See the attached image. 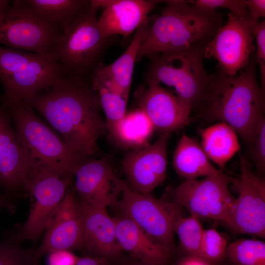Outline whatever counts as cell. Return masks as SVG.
<instances>
[{
    "label": "cell",
    "instance_id": "6da1fadb",
    "mask_svg": "<svg viewBox=\"0 0 265 265\" xmlns=\"http://www.w3.org/2000/svg\"><path fill=\"white\" fill-rule=\"evenodd\" d=\"M25 101L75 153L91 159L99 153L97 141L107 128L90 78L69 75Z\"/></svg>",
    "mask_w": 265,
    "mask_h": 265
},
{
    "label": "cell",
    "instance_id": "7a4b0ae2",
    "mask_svg": "<svg viewBox=\"0 0 265 265\" xmlns=\"http://www.w3.org/2000/svg\"><path fill=\"white\" fill-rule=\"evenodd\" d=\"M256 63L250 59L238 75L229 76L220 70L212 75L197 110L206 120L230 125L249 144L265 112V92L257 80Z\"/></svg>",
    "mask_w": 265,
    "mask_h": 265
},
{
    "label": "cell",
    "instance_id": "3957f363",
    "mask_svg": "<svg viewBox=\"0 0 265 265\" xmlns=\"http://www.w3.org/2000/svg\"><path fill=\"white\" fill-rule=\"evenodd\" d=\"M160 14L150 20L147 35L139 49L136 62L143 58L208 43L222 26V15L188 3L164 1Z\"/></svg>",
    "mask_w": 265,
    "mask_h": 265
},
{
    "label": "cell",
    "instance_id": "277c9868",
    "mask_svg": "<svg viewBox=\"0 0 265 265\" xmlns=\"http://www.w3.org/2000/svg\"><path fill=\"white\" fill-rule=\"evenodd\" d=\"M3 105L31 161L66 177L73 176L80 165L91 159L73 152L25 101Z\"/></svg>",
    "mask_w": 265,
    "mask_h": 265
},
{
    "label": "cell",
    "instance_id": "5b68a950",
    "mask_svg": "<svg viewBox=\"0 0 265 265\" xmlns=\"http://www.w3.org/2000/svg\"><path fill=\"white\" fill-rule=\"evenodd\" d=\"M69 74L51 53L0 46V81L4 104L26 101L53 87Z\"/></svg>",
    "mask_w": 265,
    "mask_h": 265
},
{
    "label": "cell",
    "instance_id": "8992f818",
    "mask_svg": "<svg viewBox=\"0 0 265 265\" xmlns=\"http://www.w3.org/2000/svg\"><path fill=\"white\" fill-rule=\"evenodd\" d=\"M90 1V0H89ZM98 7L91 3L62 31L51 53L69 74L90 78L103 64L104 55L117 36L105 37L97 24Z\"/></svg>",
    "mask_w": 265,
    "mask_h": 265
},
{
    "label": "cell",
    "instance_id": "52a82bcc",
    "mask_svg": "<svg viewBox=\"0 0 265 265\" xmlns=\"http://www.w3.org/2000/svg\"><path fill=\"white\" fill-rule=\"evenodd\" d=\"M208 43L197 44L150 58L146 77L174 89L191 110L201 105L211 78L204 65Z\"/></svg>",
    "mask_w": 265,
    "mask_h": 265
},
{
    "label": "cell",
    "instance_id": "ba28073f",
    "mask_svg": "<svg viewBox=\"0 0 265 265\" xmlns=\"http://www.w3.org/2000/svg\"><path fill=\"white\" fill-rule=\"evenodd\" d=\"M72 182V177H62L38 163H32L22 186L30 197L31 206L26 221L15 236L17 241L38 238Z\"/></svg>",
    "mask_w": 265,
    "mask_h": 265
},
{
    "label": "cell",
    "instance_id": "9c48e42d",
    "mask_svg": "<svg viewBox=\"0 0 265 265\" xmlns=\"http://www.w3.org/2000/svg\"><path fill=\"white\" fill-rule=\"evenodd\" d=\"M121 194V199L115 205L121 214L132 221L154 241L172 250L175 222L182 207L171 200L134 191L123 181Z\"/></svg>",
    "mask_w": 265,
    "mask_h": 265
},
{
    "label": "cell",
    "instance_id": "30bf717a",
    "mask_svg": "<svg viewBox=\"0 0 265 265\" xmlns=\"http://www.w3.org/2000/svg\"><path fill=\"white\" fill-rule=\"evenodd\" d=\"M230 176L222 171L201 180H185L170 191L171 201L199 219L208 218L225 224L236 200L230 190Z\"/></svg>",
    "mask_w": 265,
    "mask_h": 265
},
{
    "label": "cell",
    "instance_id": "8fae6325",
    "mask_svg": "<svg viewBox=\"0 0 265 265\" xmlns=\"http://www.w3.org/2000/svg\"><path fill=\"white\" fill-rule=\"evenodd\" d=\"M60 32L17 0L0 11V43L8 48L51 53Z\"/></svg>",
    "mask_w": 265,
    "mask_h": 265
},
{
    "label": "cell",
    "instance_id": "7c38bea8",
    "mask_svg": "<svg viewBox=\"0 0 265 265\" xmlns=\"http://www.w3.org/2000/svg\"><path fill=\"white\" fill-rule=\"evenodd\" d=\"M239 161L240 174L230 177V183L238 197L225 224L236 233L264 238L265 181L254 174L244 157L240 155Z\"/></svg>",
    "mask_w": 265,
    "mask_h": 265
},
{
    "label": "cell",
    "instance_id": "4fadbf2b",
    "mask_svg": "<svg viewBox=\"0 0 265 265\" xmlns=\"http://www.w3.org/2000/svg\"><path fill=\"white\" fill-rule=\"evenodd\" d=\"M253 37L248 20L229 13L227 22L206 45L205 57L216 60L219 70L234 76L250 60Z\"/></svg>",
    "mask_w": 265,
    "mask_h": 265
},
{
    "label": "cell",
    "instance_id": "5bb4252c",
    "mask_svg": "<svg viewBox=\"0 0 265 265\" xmlns=\"http://www.w3.org/2000/svg\"><path fill=\"white\" fill-rule=\"evenodd\" d=\"M138 108L161 133L180 130L191 121V109L156 80L146 78L134 93Z\"/></svg>",
    "mask_w": 265,
    "mask_h": 265
},
{
    "label": "cell",
    "instance_id": "9a60e30c",
    "mask_svg": "<svg viewBox=\"0 0 265 265\" xmlns=\"http://www.w3.org/2000/svg\"><path fill=\"white\" fill-rule=\"evenodd\" d=\"M171 133H161L152 144L130 150L122 161V170L130 189L150 193L166 179L167 147Z\"/></svg>",
    "mask_w": 265,
    "mask_h": 265
},
{
    "label": "cell",
    "instance_id": "2e32d148",
    "mask_svg": "<svg viewBox=\"0 0 265 265\" xmlns=\"http://www.w3.org/2000/svg\"><path fill=\"white\" fill-rule=\"evenodd\" d=\"M75 188L80 201L91 207L106 210L115 205L121 192V181L105 159H91L76 170Z\"/></svg>",
    "mask_w": 265,
    "mask_h": 265
},
{
    "label": "cell",
    "instance_id": "e0dca14e",
    "mask_svg": "<svg viewBox=\"0 0 265 265\" xmlns=\"http://www.w3.org/2000/svg\"><path fill=\"white\" fill-rule=\"evenodd\" d=\"M12 124L0 96V187L8 194L22 187L32 165Z\"/></svg>",
    "mask_w": 265,
    "mask_h": 265
},
{
    "label": "cell",
    "instance_id": "ac0fdd59",
    "mask_svg": "<svg viewBox=\"0 0 265 265\" xmlns=\"http://www.w3.org/2000/svg\"><path fill=\"white\" fill-rule=\"evenodd\" d=\"M104 8L98 19V26L105 37L121 35L127 37L134 32L148 18L159 0H90Z\"/></svg>",
    "mask_w": 265,
    "mask_h": 265
},
{
    "label": "cell",
    "instance_id": "d6986e66",
    "mask_svg": "<svg viewBox=\"0 0 265 265\" xmlns=\"http://www.w3.org/2000/svg\"><path fill=\"white\" fill-rule=\"evenodd\" d=\"M78 204L83 228L80 249L88 256L108 261L117 257L122 250L116 237L114 218L109 216L106 210L91 207L81 201Z\"/></svg>",
    "mask_w": 265,
    "mask_h": 265
},
{
    "label": "cell",
    "instance_id": "ffe728a7",
    "mask_svg": "<svg viewBox=\"0 0 265 265\" xmlns=\"http://www.w3.org/2000/svg\"><path fill=\"white\" fill-rule=\"evenodd\" d=\"M114 219L116 237L122 251L149 265L168 263L172 250L154 241L127 217L121 214Z\"/></svg>",
    "mask_w": 265,
    "mask_h": 265
},
{
    "label": "cell",
    "instance_id": "44dd1931",
    "mask_svg": "<svg viewBox=\"0 0 265 265\" xmlns=\"http://www.w3.org/2000/svg\"><path fill=\"white\" fill-rule=\"evenodd\" d=\"M46 231L41 244L34 251L35 263L42 256L54 252L80 249L83 228L79 204L77 211L53 215Z\"/></svg>",
    "mask_w": 265,
    "mask_h": 265
},
{
    "label": "cell",
    "instance_id": "7402d4cb",
    "mask_svg": "<svg viewBox=\"0 0 265 265\" xmlns=\"http://www.w3.org/2000/svg\"><path fill=\"white\" fill-rule=\"evenodd\" d=\"M148 17L134 32L125 51L111 64L98 67L92 74L111 86L128 100L135 63L140 46L149 27Z\"/></svg>",
    "mask_w": 265,
    "mask_h": 265
},
{
    "label": "cell",
    "instance_id": "603a6c76",
    "mask_svg": "<svg viewBox=\"0 0 265 265\" xmlns=\"http://www.w3.org/2000/svg\"><path fill=\"white\" fill-rule=\"evenodd\" d=\"M173 166L176 173L186 180L207 177L222 171L211 163L196 141L185 134L182 136L174 150Z\"/></svg>",
    "mask_w": 265,
    "mask_h": 265
},
{
    "label": "cell",
    "instance_id": "cb8c5ba5",
    "mask_svg": "<svg viewBox=\"0 0 265 265\" xmlns=\"http://www.w3.org/2000/svg\"><path fill=\"white\" fill-rule=\"evenodd\" d=\"M155 131L147 116L137 108L126 112L108 133L116 144L133 150L149 145Z\"/></svg>",
    "mask_w": 265,
    "mask_h": 265
},
{
    "label": "cell",
    "instance_id": "d4e9b609",
    "mask_svg": "<svg viewBox=\"0 0 265 265\" xmlns=\"http://www.w3.org/2000/svg\"><path fill=\"white\" fill-rule=\"evenodd\" d=\"M201 147L209 159L222 170L240 150L237 133L230 125L219 122L201 130Z\"/></svg>",
    "mask_w": 265,
    "mask_h": 265
},
{
    "label": "cell",
    "instance_id": "484cf974",
    "mask_svg": "<svg viewBox=\"0 0 265 265\" xmlns=\"http://www.w3.org/2000/svg\"><path fill=\"white\" fill-rule=\"evenodd\" d=\"M60 32L90 4L88 0H17Z\"/></svg>",
    "mask_w": 265,
    "mask_h": 265
},
{
    "label": "cell",
    "instance_id": "4316f807",
    "mask_svg": "<svg viewBox=\"0 0 265 265\" xmlns=\"http://www.w3.org/2000/svg\"><path fill=\"white\" fill-rule=\"evenodd\" d=\"M90 79L98 95L101 109L105 115L107 130L109 132L126 113L128 100L97 77L91 75Z\"/></svg>",
    "mask_w": 265,
    "mask_h": 265
},
{
    "label": "cell",
    "instance_id": "83f0119b",
    "mask_svg": "<svg viewBox=\"0 0 265 265\" xmlns=\"http://www.w3.org/2000/svg\"><path fill=\"white\" fill-rule=\"evenodd\" d=\"M225 259L234 265H265V243L242 238L228 245Z\"/></svg>",
    "mask_w": 265,
    "mask_h": 265
},
{
    "label": "cell",
    "instance_id": "f1b7e54d",
    "mask_svg": "<svg viewBox=\"0 0 265 265\" xmlns=\"http://www.w3.org/2000/svg\"><path fill=\"white\" fill-rule=\"evenodd\" d=\"M204 229L199 219L190 216L183 217L179 214L174 224V232L179 238L181 246L186 255L199 257L201 240Z\"/></svg>",
    "mask_w": 265,
    "mask_h": 265
},
{
    "label": "cell",
    "instance_id": "f546056e",
    "mask_svg": "<svg viewBox=\"0 0 265 265\" xmlns=\"http://www.w3.org/2000/svg\"><path fill=\"white\" fill-rule=\"evenodd\" d=\"M228 246L227 238L214 228L204 230L199 257L212 265H221Z\"/></svg>",
    "mask_w": 265,
    "mask_h": 265
},
{
    "label": "cell",
    "instance_id": "4dcf8cb0",
    "mask_svg": "<svg viewBox=\"0 0 265 265\" xmlns=\"http://www.w3.org/2000/svg\"><path fill=\"white\" fill-rule=\"evenodd\" d=\"M34 251L22 249L11 240L0 242V265H28L35 263Z\"/></svg>",
    "mask_w": 265,
    "mask_h": 265
},
{
    "label": "cell",
    "instance_id": "1f68e13d",
    "mask_svg": "<svg viewBox=\"0 0 265 265\" xmlns=\"http://www.w3.org/2000/svg\"><path fill=\"white\" fill-rule=\"evenodd\" d=\"M187 1L206 10L215 11L218 8H223L230 10V13L236 16L247 20L248 18L246 0H191Z\"/></svg>",
    "mask_w": 265,
    "mask_h": 265
},
{
    "label": "cell",
    "instance_id": "d6a6232c",
    "mask_svg": "<svg viewBox=\"0 0 265 265\" xmlns=\"http://www.w3.org/2000/svg\"><path fill=\"white\" fill-rule=\"evenodd\" d=\"M251 144L253 158L257 169L262 173L265 170V119L260 120Z\"/></svg>",
    "mask_w": 265,
    "mask_h": 265
},
{
    "label": "cell",
    "instance_id": "836d02e7",
    "mask_svg": "<svg viewBox=\"0 0 265 265\" xmlns=\"http://www.w3.org/2000/svg\"><path fill=\"white\" fill-rule=\"evenodd\" d=\"M257 44L256 62L259 65L261 88L265 90V21H259L251 26Z\"/></svg>",
    "mask_w": 265,
    "mask_h": 265
},
{
    "label": "cell",
    "instance_id": "e575fe53",
    "mask_svg": "<svg viewBox=\"0 0 265 265\" xmlns=\"http://www.w3.org/2000/svg\"><path fill=\"white\" fill-rule=\"evenodd\" d=\"M248 11V22L251 26L259 21L261 17L265 16V0H246Z\"/></svg>",
    "mask_w": 265,
    "mask_h": 265
},
{
    "label": "cell",
    "instance_id": "d590c367",
    "mask_svg": "<svg viewBox=\"0 0 265 265\" xmlns=\"http://www.w3.org/2000/svg\"><path fill=\"white\" fill-rule=\"evenodd\" d=\"M49 265H76L78 259L69 251H60L49 254Z\"/></svg>",
    "mask_w": 265,
    "mask_h": 265
},
{
    "label": "cell",
    "instance_id": "8d00e7d4",
    "mask_svg": "<svg viewBox=\"0 0 265 265\" xmlns=\"http://www.w3.org/2000/svg\"><path fill=\"white\" fill-rule=\"evenodd\" d=\"M76 265H111L106 259L86 256L78 259Z\"/></svg>",
    "mask_w": 265,
    "mask_h": 265
},
{
    "label": "cell",
    "instance_id": "74e56055",
    "mask_svg": "<svg viewBox=\"0 0 265 265\" xmlns=\"http://www.w3.org/2000/svg\"><path fill=\"white\" fill-rule=\"evenodd\" d=\"M177 265H212L202 258L192 255H186Z\"/></svg>",
    "mask_w": 265,
    "mask_h": 265
},
{
    "label": "cell",
    "instance_id": "f35d334b",
    "mask_svg": "<svg viewBox=\"0 0 265 265\" xmlns=\"http://www.w3.org/2000/svg\"><path fill=\"white\" fill-rule=\"evenodd\" d=\"M2 208H7L11 209L9 202L7 201L5 197L2 195L0 193V210Z\"/></svg>",
    "mask_w": 265,
    "mask_h": 265
},
{
    "label": "cell",
    "instance_id": "ab89813d",
    "mask_svg": "<svg viewBox=\"0 0 265 265\" xmlns=\"http://www.w3.org/2000/svg\"><path fill=\"white\" fill-rule=\"evenodd\" d=\"M10 4V2L7 0H0V11L6 9Z\"/></svg>",
    "mask_w": 265,
    "mask_h": 265
},
{
    "label": "cell",
    "instance_id": "60d3db41",
    "mask_svg": "<svg viewBox=\"0 0 265 265\" xmlns=\"http://www.w3.org/2000/svg\"><path fill=\"white\" fill-rule=\"evenodd\" d=\"M138 263L137 264H132V265H149L142 263V262H139V261H138Z\"/></svg>",
    "mask_w": 265,
    "mask_h": 265
},
{
    "label": "cell",
    "instance_id": "b9f144b4",
    "mask_svg": "<svg viewBox=\"0 0 265 265\" xmlns=\"http://www.w3.org/2000/svg\"><path fill=\"white\" fill-rule=\"evenodd\" d=\"M228 264H227V265H234V264H232L231 263L229 262L228 261V262L227 263Z\"/></svg>",
    "mask_w": 265,
    "mask_h": 265
}]
</instances>
